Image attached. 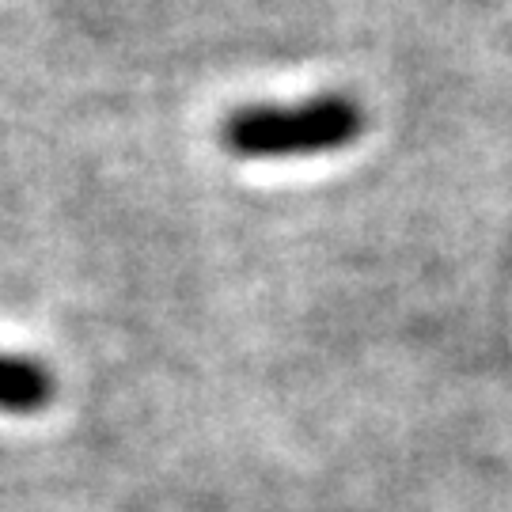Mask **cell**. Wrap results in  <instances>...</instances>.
Segmentation results:
<instances>
[{
  "label": "cell",
  "mask_w": 512,
  "mask_h": 512,
  "mask_svg": "<svg viewBox=\"0 0 512 512\" xmlns=\"http://www.w3.org/2000/svg\"><path fill=\"white\" fill-rule=\"evenodd\" d=\"M54 399V376L42 361L0 353V414H38Z\"/></svg>",
  "instance_id": "obj_2"
},
{
  "label": "cell",
  "mask_w": 512,
  "mask_h": 512,
  "mask_svg": "<svg viewBox=\"0 0 512 512\" xmlns=\"http://www.w3.org/2000/svg\"><path fill=\"white\" fill-rule=\"evenodd\" d=\"M365 107L353 95H315L300 107H243L224 122V148L243 160L338 152L365 133Z\"/></svg>",
  "instance_id": "obj_1"
}]
</instances>
